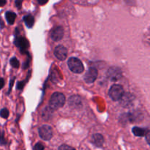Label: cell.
Returning a JSON list of instances; mask_svg holds the SVG:
<instances>
[{"label":"cell","mask_w":150,"mask_h":150,"mask_svg":"<svg viewBox=\"0 0 150 150\" xmlns=\"http://www.w3.org/2000/svg\"><path fill=\"white\" fill-rule=\"evenodd\" d=\"M0 116H1L2 118L7 119L9 116V111L7 108H3L0 111Z\"/></svg>","instance_id":"obj_17"},{"label":"cell","mask_w":150,"mask_h":150,"mask_svg":"<svg viewBox=\"0 0 150 150\" xmlns=\"http://www.w3.org/2000/svg\"><path fill=\"white\" fill-rule=\"evenodd\" d=\"M92 142L96 146H102V145L104 143L103 136L99 133L93 135L92 137Z\"/></svg>","instance_id":"obj_10"},{"label":"cell","mask_w":150,"mask_h":150,"mask_svg":"<svg viewBox=\"0 0 150 150\" xmlns=\"http://www.w3.org/2000/svg\"><path fill=\"white\" fill-rule=\"evenodd\" d=\"M54 56L61 61L64 60L67 58V48L63 45H58L57 47H56L55 50H54Z\"/></svg>","instance_id":"obj_6"},{"label":"cell","mask_w":150,"mask_h":150,"mask_svg":"<svg viewBox=\"0 0 150 150\" xmlns=\"http://www.w3.org/2000/svg\"><path fill=\"white\" fill-rule=\"evenodd\" d=\"M10 64H11V65L13 66V67H15V68H18V67H19V62L18 60L16 58H12L11 59H10Z\"/></svg>","instance_id":"obj_16"},{"label":"cell","mask_w":150,"mask_h":150,"mask_svg":"<svg viewBox=\"0 0 150 150\" xmlns=\"http://www.w3.org/2000/svg\"><path fill=\"white\" fill-rule=\"evenodd\" d=\"M23 21H24L25 22V24H26L28 27L32 28L34 24L35 19H34L33 16H32L31 15H28V16H25L24 17H23Z\"/></svg>","instance_id":"obj_14"},{"label":"cell","mask_w":150,"mask_h":150,"mask_svg":"<svg viewBox=\"0 0 150 150\" xmlns=\"http://www.w3.org/2000/svg\"><path fill=\"white\" fill-rule=\"evenodd\" d=\"M98 70L95 68H94V67H90L86 73V74H85L83 79H84V81L86 83H92L96 80L97 78H98Z\"/></svg>","instance_id":"obj_5"},{"label":"cell","mask_w":150,"mask_h":150,"mask_svg":"<svg viewBox=\"0 0 150 150\" xmlns=\"http://www.w3.org/2000/svg\"><path fill=\"white\" fill-rule=\"evenodd\" d=\"M44 146L41 143H38L34 146V150H43Z\"/></svg>","instance_id":"obj_19"},{"label":"cell","mask_w":150,"mask_h":150,"mask_svg":"<svg viewBox=\"0 0 150 150\" xmlns=\"http://www.w3.org/2000/svg\"><path fill=\"white\" fill-rule=\"evenodd\" d=\"M23 0H16L15 3H16V5L18 8H20L21 6V3Z\"/></svg>","instance_id":"obj_20"},{"label":"cell","mask_w":150,"mask_h":150,"mask_svg":"<svg viewBox=\"0 0 150 150\" xmlns=\"http://www.w3.org/2000/svg\"><path fill=\"white\" fill-rule=\"evenodd\" d=\"M4 79H1V78H0V89H1L3 86H4Z\"/></svg>","instance_id":"obj_22"},{"label":"cell","mask_w":150,"mask_h":150,"mask_svg":"<svg viewBox=\"0 0 150 150\" xmlns=\"http://www.w3.org/2000/svg\"><path fill=\"white\" fill-rule=\"evenodd\" d=\"M70 104L71 105H74V106L76 105H79V104H81L80 99H79V97H71L70 99Z\"/></svg>","instance_id":"obj_15"},{"label":"cell","mask_w":150,"mask_h":150,"mask_svg":"<svg viewBox=\"0 0 150 150\" xmlns=\"http://www.w3.org/2000/svg\"><path fill=\"white\" fill-rule=\"evenodd\" d=\"M15 45L20 48L21 51H25L28 48L29 42L24 38H16L15 40Z\"/></svg>","instance_id":"obj_9"},{"label":"cell","mask_w":150,"mask_h":150,"mask_svg":"<svg viewBox=\"0 0 150 150\" xmlns=\"http://www.w3.org/2000/svg\"><path fill=\"white\" fill-rule=\"evenodd\" d=\"M64 35V29L62 26H57L54 28L51 33V39L54 41H59L63 38Z\"/></svg>","instance_id":"obj_8"},{"label":"cell","mask_w":150,"mask_h":150,"mask_svg":"<svg viewBox=\"0 0 150 150\" xmlns=\"http://www.w3.org/2000/svg\"><path fill=\"white\" fill-rule=\"evenodd\" d=\"M5 18L7 21L8 22V23H10V24H13V23H14L15 21V19H16V13H13V12L8 11L6 13Z\"/></svg>","instance_id":"obj_12"},{"label":"cell","mask_w":150,"mask_h":150,"mask_svg":"<svg viewBox=\"0 0 150 150\" xmlns=\"http://www.w3.org/2000/svg\"><path fill=\"white\" fill-rule=\"evenodd\" d=\"M7 2V0H0V7H2Z\"/></svg>","instance_id":"obj_23"},{"label":"cell","mask_w":150,"mask_h":150,"mask_svg":"<svg viewBox=\"0 0 150 150\" xmlns=\"http://www.w3.org/2000/svg\"><path fill=\"white\" fill-rule=\"evenodd\" d=\"M59 150H76L72 146H68V145L66 144H63L61 145V146L59 147Z\"/></svg>","instance_id":"obj_18"},{"label":"cell","mask_w":150,"mask_h":150,"mask_svg":"<svg viewBox=\"0 0 150 150\" xmlns=\"http://www.w3.org/2000/svg\"><path fill=\"white\" fill-rule=\"evenodd\" d=\"M67 64L70 70L75 73H81L84 70L81 61L76 57H71L69 59Z\"/></svg>","instance_id":"obj_2"},{"label":"cell","mask_w":150,"mask_h":150,"mask_svg":"<svg viewBox=\"0 0 150 150\" xmlns=\"http://www.w3.org/2000/svg\"><path fill=\"white\" fill-rule=\"evenodd\" d=\"M39 135L43 140L48 141L52 138L53 130L51 126L42 125L39 128Z\"/></svg>","instance_id":"obj_4"},{"label":"cell","mask_w":150,"mask_h":150,"mask_svg":"<svg viewBox=\"0 0 150 150\" xmlns=\"http://www.w3.org/2000/svg\"><path fill=\"white\" fill-rule=\"evenodd\" d=\"M107 75H108V79H111L112 81H117L121 78L122 71L120 68H117V67H111L108 70Z\"/></svg>","instance_id":"obj_7"},{"label":"cell","mask_w":150,"mask_h":150,"mask_svg":"<svg viewBox=\"0 0 150 150\" xmlns=\"http://www.w3.org/2000/svg\"><path fill=\"white\" fill-rule=\"evenodd\" d=\"M124 94L125 91L123 87L118 84L113 85L111 89H109V92H108V95L111 97V99L115 101L120 100Z\"/></svg>","instance_id":"obj_3"},{"label":"cell","mask_w":150,"mask_h":150,"mask_svg":"<svg viewBox=\"0 0 150 150\" xmlns=\"http://www.w3.org/2000/svg\"><path fill=\"white\" fill-rule=\"evenodd\" d=\"M132 131L134 133L135 136H139V137H143V136H145L146 135H147L149 133V131H148L147 129L142 128V127H133Z\"/></svg>","instance_id":"obj_11"},{"label":"cell","mask_w":150,"mask_h":150,"mask_svg":"<svg viewBox=\"0 0 150 150\" xmlns=\"http://www.w3.org/2000/svg\"><path fill=\"white\" fill-rule=\"evenodd\" d=\"M120 100H122V104L123 105L127 106L128 104H130V103L132 101V95L130 94H127V95L124 94Z\"/></svg>","instance_id":"obj_13"},{"label":"cell","mask_w":150,"mask_h":150,"mask_svg":"<svg viewBox=\"0 0 150 150\" xmlns=\"http://www.w3.org/2000/svg\"><path fill=\"white\" fill-rule=\"evenodd\" d=\"M65 96L61 92H54L49 101V105L51 109L57 110L62 108L65 103Z\"/></svg>","instance_id":"obj_1"},{"label":"cell","mask_w":150,"mask_h":150,"mask_svg":"<svg viewBox=\"0 0 150 150\" xmlns=\"http://www.w3.org/2000/svg\"><path fill=\"white\" fill-rule=\"evenodd\" d=\"M38 3H39L40 5H43V4H46L47 2L48 1V0H38Z\"/></svg>","instance_id":"obj_21"}]
</instances>
